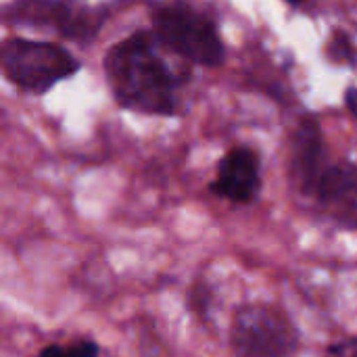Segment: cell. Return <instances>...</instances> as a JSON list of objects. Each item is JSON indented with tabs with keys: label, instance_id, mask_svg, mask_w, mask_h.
Segmentation results:
<instances>
[{
	"label": "cell",
	"instance_id": "obj_1",
	"mask_svg": "<svg viewBox=\"0 0 357 357\" xmlns=\"http://www.w3.org/2000/svg\"><path fill=\"white\" fill-rule=\"evenodd\" d=\"M105 69L121 107L153 115L174 113L176 79L146 33L115 44L105 59Z\"/></svg>",
	"mask_w": 357,
	"mask_h": 357
},
{
	"label": "cell",
	"instance_id": "obj_2",
	"mask_svg": "<svg viewBox=\"0 0 357 357\" xmlns=\"http://www.w3.org/2000/svg\"><path fill=\"white\" fill-rule=\"evenodd\" d=\"M2 69L15 86L27 92H46L59 79L73 75L79 63L56 44L13 38L2 46Z\"/></svg>",
	"mask_w": 357,
	"mask_h": 357
},
{
	"label": "cell",
	"instance_id": "obj_3",
	"mask_svg": "<svg viewBox=\"0 0 357 357\" xmlns=\"http://www.w3.org/2000/svg\"><path fill=\"white\" fill-rule=\"evenodd\" d=\"M157 38L192 63L215 67L224 61V44L209 17L186 6L169 4L153 15Z\"/></svg>",
	"mask_w": 357,
	"mask_h": 357
},
{
	"label": "cell",
	"instance_id": "obj_4",
	"mask_svg": "<svg viewBox=\"0 0 357 357\" xmlns=\"http://www.w3.org/2000/svg\"><path fill=\"white\" fill-rule=\"evenodd\" d=\"M232 347L236 357H293L295 333L274 307L247 305L234 316Z\"/></svg>",
	"mask_w": 357,
	"mask_h": 357
},
{
	"label": "cell",
	"instance_id": "obj_5",
	"mask_svg": "<svg viewBox=\"0 0 357 357\" xmlns=\"http://www.w3.org/2000/svg\"><path fill=\"white\" fill-rule=\"evenodd\" d=\"M316 197L337 224L357 230V165L339 163L326 167L320 176Z\"/></svg>",
	"mask_w": 357,
	"mask_h": 357
},
{
	"label": "cell",
	"instance_id": "obj_6",
	"mask_svg": "<svg viewBox=\"0 0 357 357\" xmlns=\"http://www.w3.org/2000/svg\"><path fill=\"white\" fill-rule=\"evenodd\" d=\"M211 190L234 203H249L259 190V159L251 149H232L218 167Z\"/></svg>",
	"mask_w": 357,
	"mask_h": 357
},
{
	"label": "cell",
	"instance_id": "obj_7",
	"mask_svg": "<svg viewBox=\"0 0 357 357\" xmlns=\"http://www.w3.org/2000/svg\"><path fill=\"white\" fill-rule=\"evenodd\" d=\"M322 136L316 119L307 117L299 123L293 138V176L303 192H316L320 182Z\"/></svg>",
	"mask_w": 357,
	"mask_h": 357
},
{
	"label": "cell",
	"instance_id": "obj_8",
	"mask_svg": "<svg viewBox=\"0 0 357 357\" xmlns=\"http://www.w3.org/2000/svg\"><path fill=\"white\" fill-rule=\"evenodd\" d=\"M328 54H331V59L337 61V63H354L357 56L354 42H351L349 36L343 33V31H335V33H333L331 44H328Z\"/></svg>",
	"mask_w": 357,
	"mask_h": 357
},
{
	"label": "cell",
	"instance_id": "obj_9",
	"mask_svg": "<svg viewBox=\"0 0 357 357\" xmlns=\"http://www.w3.org/2000/svg\"><path fill=\"white\" fill-rule=\"evenodd\" d=\"M40 357H98V347L90 341H82L69 347L50 345L40 354Z\"/></svg>",
	"mask_w": 357,
	"mask_h": 357
},
{
	"label": "cell",
	"instance_id": "obj_10",
	"mask_svg": "<svg viewBox=\"0 0 357 357\" xmlns=\"http://www.w3.org/2000/svg\"><path fill=\"white\" fill-rule=\"evenodd\" d=\"M335 354H337V357H357V339L345 343L343 347H337Z\"/></svg>",
	"mask_w": 357,
	"mask_h": 357
},
{
	"label": "cell",
	"instance_id": "obj_11",
	"mask_svg": "<svg viewBox=\"0 0 357 357\" xmlns=\"http://www.w3.org/2000/svg\"><path fill=\"white\" fill-rule=\"evenodd\" d=\"M345 105L351 111V115L357 119V88H347V92H345Z\"/></svg>",
	"mask_w": 357,
	"mask_h": 357
},
{
	"label": "cell",
	"instance_id": "obj_12",
	"mask_svg": "<svg viewBox=\"0 0 357 357\" xmlns=\"http://www.w3.org/2000/svg\"><path fill=\"white\" fill-rule=\"evenodd\" d=\"M287 2H291V4H301L303 0H287Z\"/></svg>",
	"mask_w": 357,
	"mask_h": 357
}]
</instances>
